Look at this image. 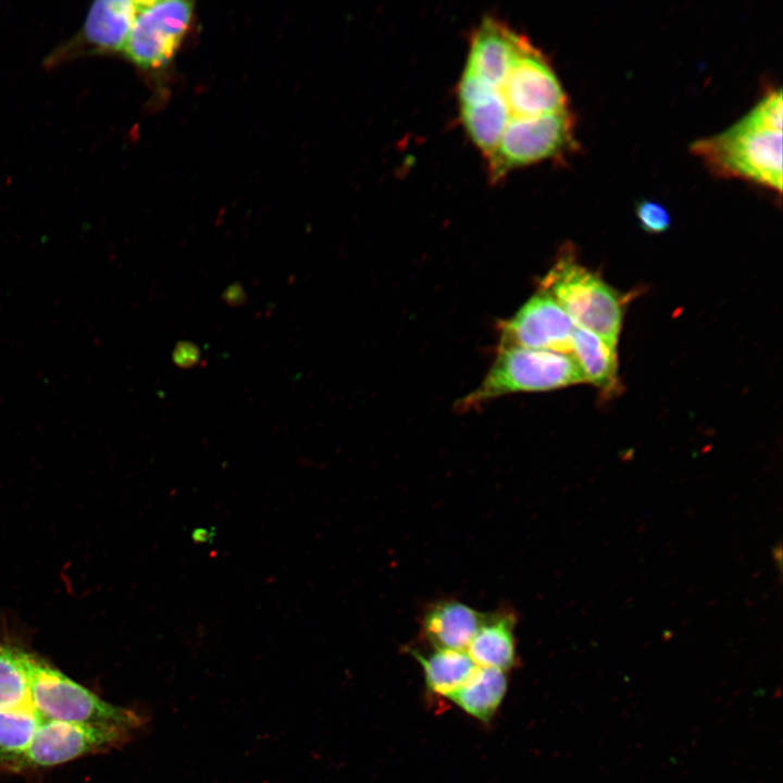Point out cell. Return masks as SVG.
Returning <instances> with one entry per match:
<instances>
[{"label": "cell", "mask_w": 783, "mask_h": 783, "mask_svg": "<svg viewBox=\"0 0 783 783\" xmlns=\"http://www.w3.org/2000/svg\"><path fill=\"white\" fill-rule=\"evenodd\" d=\"M525 36L505 23L485 17L472 34L465 71L489 86L506 77Z\"/></svg>", "instance_id": "obj_10"}, {"label": "cell", "mask_w": 783, "mask_h": 783, "mask_svg": "<svg viewBox=\"0 0 783 783\" xmlns=\"http://www.w3.org/2000/svg\"><path fill=\"white\" fill-rule=\"evenodd\" d=\"M128 732L42 720L25 753L10 767H50L120 745Z\"/></svg>", "instance_id": "obj_8"}, {"label": "cell", "mask_w": 783, "mask_h": 783, "mask_svg": "<svg viewBox=\"0 0 783 783\" xmlns=\"http://www.w3.org/2000/svg\"><path fill=\"white\" fill-rule=\"evenodd\" d=\"M574 120L569 110L510 122L486 158L492 181L510 171L558 157L573 146Z\"/></svg>", "instance_id": "obj_5"}, {"label": "cell", "mask_w": 783, "mask_h": 783, "mask_svg": "<svg viewBox=\"0 0 783 783\" xmlns=\"http://www.w3.org/2000/svg\"><path fill=\"white\" fill-rule=\"evenodd\" d=\"M199 359V350L190 343H181L174 351V361L179 366H191Z\"/></svg>", "instance_id": "obj_22"}, {"label": "cell", "mask_w": 783, "mask_h": 783, "mask_svg": "<svg viewBox=\"0 0 783 783\" xmlns=\"http://www.w3.org/2000/svg\"><path fill=\"white\" fill-rule=\"evenodd\" d=\"M29 700L42 720L128 732L140 725L133 711L109 704L44 660L26 651Z\"/></svg>", "instance_id": "obj_2"}, {"label": "cell", "mask_w": 783, "mask_h": 783, "mask_svg": "<svg viewBox=\"0 0 783 783\" xmlns=\"http://www.w3.org/2000/svg\"><path fill=\"white\" fill-rule=\"evenodd\" d=\"M575 325L558 302L538 290L500 326L499 349L527 348L572 355Z\"/></svg>", "instance_id": "obj_9"}, {"label": "cell", "mask_w": 783, "mask_h": 783, "mask_svg": "<svg viewBox=\"0 0 783 783\" xmlns=\"http://www.w3.org/2000/svg\"><path fill=\"white\" fill-rule=\"evenodd\" d=\"M746 116L765 128L782 132L783 102L781 89L767 94Z\"/></svg>", "instance_id": "obj_20"}, {"label": "cell", "mask_w": 783, "mask_h": 783, "mask_svg": "<svg viewBox=\"0 0 783 783\" xmlns=\"http://www.w3.org/2000/svg\"><path fill=\"white\" fill-rule=\"evenodd\" d=\"M506 691L505 671L475 667L449 699L469 716L487 723L500 706Z\"/></svg>", "instance_id": "obj_16"}, {"label": "cell", "mask_w": 783, "mask_h": 783, "mask_svg": "<svg viewBox=\"0 0 783 783\" xmlns=\"http://www.w3.org/2000/svg\"><path fill=\"white\" fill-rule=\"evenodd\" d=\"M408 651L420 663L425 685L435 696L450 698L476 667L465 650L433 648L427 654L419 649Z\"/></svg>", "instance_id": "obj_15"}, {"label": "cell", "mask_w": 783, "mask_h": 783, "mask_svg": "<svg viewBox=\"0 0 783 783\" xmlns=\"http://www.w3.org/2000/svg\"><path fill=\"white\" fill-rule=\"evenodd\" d=\"M484 618L485 613L462 601L439 600L424 611L421 630L432 648L465 650Z\"/></svg>", "instance_id": "obj_11"}, {"label": "cell", "mask_w": 783, "mask_h": 783, "mask_svg": "<svg viewBox=\"0 0 783 783\" xmlns=\"http://www.w3.org/2000/svg\"><path fill=\"white\" fill-rule=\"evenodd\" d=\"M636 216L643 229L650 234L663 233L671 224L669 212L650 200H643L637 204Z\"/></svg>", "instance_id": "obj_21"}, {"label": "cell", "mask_w": 783, "mask_h": 783, "mask_svg": "<svg viewBox=\"0 0 783 783\" xmlns=\"http://www.w3.org/2000/svg\"><path fill=\"white\" fill-rule=\"evenodd\" d=\"M25 656V650L0 644V709L29 701Z\"/></svg>", "instance_id": "obj_19"}, {"label": "cell", "mask_w": 783, "mask_h": 783, "mask_svg": "<svg viewBox=\"0 0 783 783\" xmlns=\"http://www.w3.org/2000/svg\"><path fill=\"white\" fill-rule=\"evenodd\" d=\"M460 115L470 139L487 158L496 148L509 123L505 100L493 87L492 94L485 101L460 107Z\"/></svg>", "instance_id": "obj_17"}, {"label": "cell", "mask_w": 783, "mask_h": 783, "mask_svg": "<svg viewBox=\"0 0 783 783\" xmlns=\"http://www.w3.org/2000/svg\"><path fill=\"white\" fill-rule=\"evenodd\" d=\"M572 355L527 348L499 349L481 385L458 401L461 411L514 393L546 391L584 383Z\"/></svg>", "instance_id": "obj_4"}, {"label": "cell", "mask_w": 783, "mask_h": 783, "mask_svg": "<svg viewBox=\"0 0 783 783\" xmlns=\"http://www.w3.org/2000/svg\"><path fill=\"white\" fill-rule=\"evenodd\" d=\"M539 287L558 302L575 326L617 347L624 302L597 274L563 253L542 278Z\"/></svg>", "instance_id": "obj_3"}, {"label": "cell", "mask_w": 783, "mask_h": 783, "mask_svg": "<svg viewBox=\"0 0 783 783\" xmlns=\"http://www.w3.org/2000/svg\"><path fill=\"white\" fill-rule=\"evenodd\" d=\"M42 719L30 700L14 708L0 709V760L11 767L27 749Z\"/></svg>", "instance_id": "obj_18"}, {"label": "cell", "mask_w": 783, "mask_h": 783, "mask_svg": "<svg viewBox=\"0 0 783 783\" xmlns=\"http://www.w3.org/2000/svg\"><path fill=\"white\" fill-rule=\"evenodd\" d=\"M515 616L512 610L485 613V618L465 651L476 667L501 671L517 662Z\"/></svg>", "instance_id": "obj_12"}, {"label": "cell", "mask_w": 783, "mask_h": 783, "mask_svg": "<svg viewBox=\"0 0 783 783\" xmlns=\"http://www.w3.org/2000/svg\"><path fill=\"white\" fill-rule=\"evenodd\" d=\"M492 87L505 100L509 123L568 110L567 95L557 75L526 37L505 79Z\"/></svg>", "instance_id": "obj_6"}, {"label": "cell", "mask_w": 783, "mask_h": 783, "mask_svg": "<svg viewBox=\"0 0 783 783\" xmlns=\"http://www.w3.org/2000/svg\"><path fill=\"white\" fill-rule=\"evenodd\" d=\"M572 356L577 361L585 382L611 396L619 388L617 347L596 334L575 326Z\"/></svg>", "instance_id": "obj_14"}, {"label": "cell", "mask_w": 783, "mask_h": 783, "mask_svg": "<svg viewBox=\"0 0 783 783\" xmlns=\"http://www.w3.org/2000/svg\"><path fill=\"white\" fill-rule=\"evenodd\" d=\"M144 0H99L84 25L87 41L105 51H123Z\"/></svg>", "instance_id": "obj_13"}, {"label": "cell", "mask_w": 783, "mask_h": 783, "mask_svg": "<svg viewBox=\"0 0 783 783\" xmlns=\"http://www.w3.org/2000/svg\"><path fill=\"white\" fill-rule=\"evenodd\" d=\"M691 151L720 176L782 191V132L765 128L746 115L730 128L694 141Z\"/></svg>", "instance_id": "obj_1"}, {"label": "cell", "mask_w": 783, "mask_h": 783, "mask_svg": "<svg viewBox=\"0 0 783 783\" xmlns=\"http://www.w3.org/2000/svg\"><path fill=\"white\" fill-rule=\"evenodd\" d=\"M192 3L183 0H144L123 52L144 69L170 61L186 34Z\"/></svg>", "instance_id": "obj_7"}]
</instances>
